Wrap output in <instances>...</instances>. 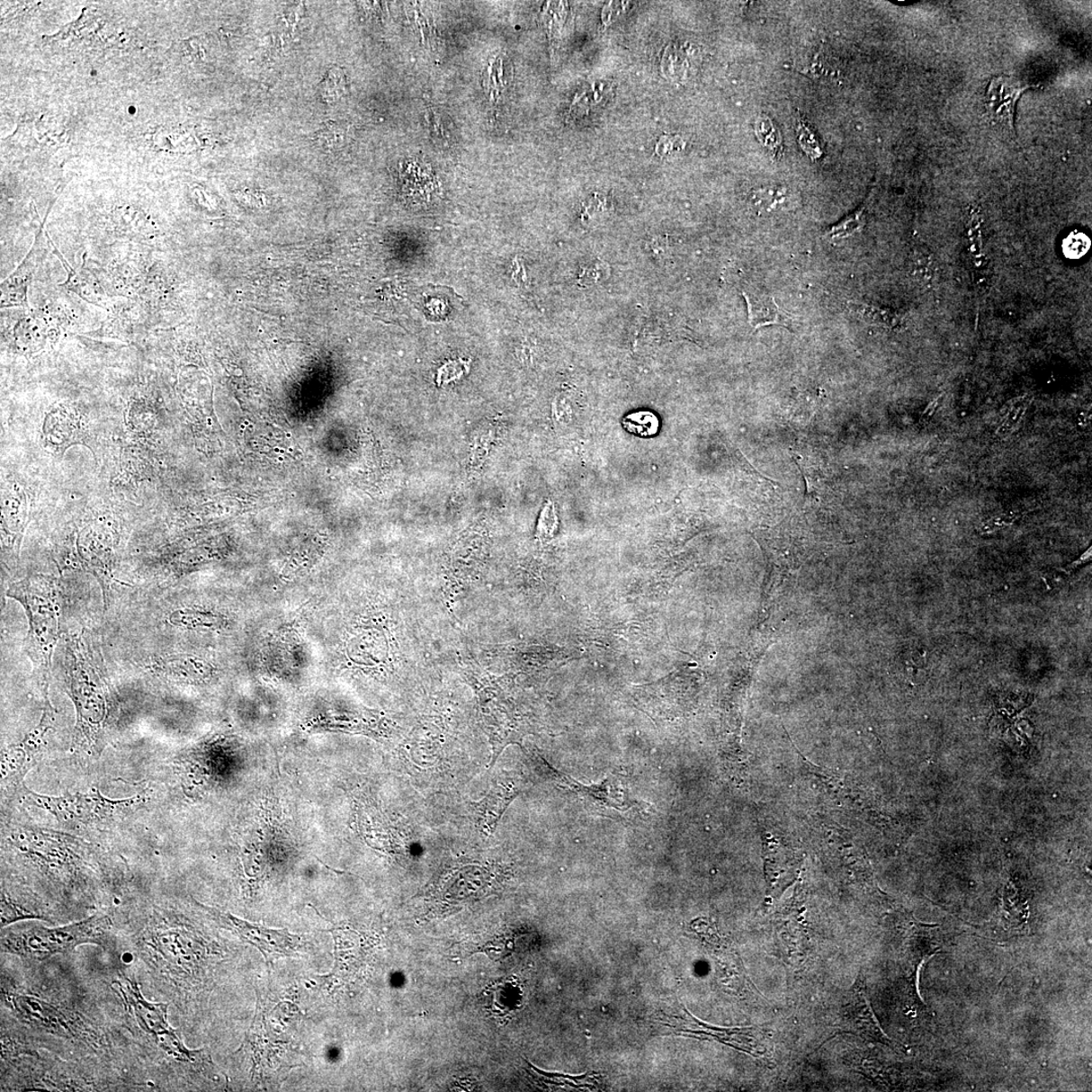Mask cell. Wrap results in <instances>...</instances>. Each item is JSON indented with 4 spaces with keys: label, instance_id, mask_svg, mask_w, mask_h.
I'll list each match as a JSON object with an SVG mask.
<instances>
[{
    "label": "cell",
    "instance_id": "obj_17",
    "mask_svg": "<svg viewBox=\"0 0 1092 1092\" xmlns=\"http://www.w3.org/2000/svg\"><path fill=\"white\" fill-rule=\"evenodd\" d=\"M48 239L51 243L55 255L59 258L60 262L65 267V270L67 272V280L61 284V287L67 288L68 291L76 293L78 297L86 300L87 303L96 305L101 296V291L99 288L96 287L94 282L89 281L88 277L85 273H78L73 270V268L67 264V260L64 259L58 249L55 247L50 238L48 237Z\"/></svg>",
    "mask_w": 1092,
    "mask_h": 1092
},
{
    "label": "cell",
    "instance_id": "obj_10",
    "mask_svg": "<svg viewBox=\"0 0 1092 1092\" xmlns=\"http://www.w3.org/2000/svg\"><path fill=\"white\" fill-rule=\"evenodd\" d=\"M691 1018L692 1022L701 1028V1030H686L681 1031L688 1034H692L694 1036H705L707 1038H714L717 1041L723 1043L733 1048L744 1051L751 1055H765L768 1052L767 1045H765L763 1033L756 1032L754 1028H721L700 1021L699 1018L693 1016L686 1007L684 1008Z\"/></svg>",
    "mask_w": 1092,
    "mask_h": 1092
},
{
    "label": "cell",
    "instance_id": "obj_12",
    "mask_svg": "<svg viewBox=\"0 0 1092 1092\" xmlns=\"http://www.w3.org/2000/svg\"><path fill=\"white\" fill-rule=\"evenodd\" d=\"M517 794V787L512 785L509 781L500 782L482 801L475 805L478 826L486 836L494 833L497 823Z\"/></svg>",
    "mask_w": 1092,
    "mask_h": 1092
},
{
    "label": "cell",
    "instance_id": "obj_29",
    "mask_svg": "<svg viewBox=\"0 0 1092 1092\" xmlns=\"http://www.w3.org/2000/svg\"><path fill=\"white\" fill-rule=\"evenodd\" d=\"M1091 552H1092L1091 548H1089V550H1088L1085 553H1083L1082 556L1078 560L1071 562V564H1070L1069 566L1064 568L1062 569L1063 572H1065L1067 574H1070L1072 572V570L1077 569L1078 568H1079L1082 565L1088 564V562H1089L1091 560Z\"/></svg>",
    "mask_w": 1092,
    "mask_h": 1092
},
{
    "label": "cell",
    "instance_id": "obj_1",
    "mask_svg": "<svg viewBox=\"0 0 1092 1092\" xmlns=\"http://www.w3.org/2000/svg\"><path fill=\"white\" fill-rule=\"evenodd\" d=\"M67 683L76 709L75 745L100 754L110 727L112 697L109 683L84 640H67Z\"/></svg>",
    "mask_w": 1092,
    "mask_h": 1092
},
{
    "label": "cell",
    "instance_id": "obj_9",
    "mask_svg": "<svg viewBox=\"0 0 1092 1092\" xmlns=\"http://www.w3.org/2000/svg\"><path fill=\"white\" fill-rule=\"evenodd\" d=\"M54 709L49 698L44 699V712L38 727L6 753L4 769L5 782L13 788L22 784V779L37 762V756L44 748L49 729L53 728Z\"/></svg>",
    "mask_w": 1092,
    "mask_h": 1092
},
{
    "label": "cell",
    "instance_id": "obj_23",
    "mask_svg": "<svg viewBox=\"0 0 1092 1092\" xmlns=\"http://www.w3.org/2000/svg\"><path fill=\"white\" fill-rule=\"evenodd\" d=\"M45 324L32 318L22 320L14 329L15 340L20 346L29 349H38L44 345L46 339Z\"/></svg>",
    "mask_w": 1092,
    "mask_h": 1092
},
{
    "label": "cell",
    "instance_id": "obj_7",
    "mask_svg": "<svg viewBox=\"0 0 1092 1092\" xmlns=\"http://www.w3.org/2000/svg\"><path fill=\"white\" fill-rule=\"evenodd\" d=\"M839 1016V1026L845 1033L895 1049V1043L883 1032L872 1009L862 974L846 992Z\"/></svg>",
    "mask_w": 1092,
    "mask_h": 1092
},
{
    "label": "cell",
    "instance_id": "obj_5",
    "mask_svg": "<svg viewBox=\"0 0 1092 1092\" xmlns=\"http://www.w3.org/2000/svg\"><path fill=\"white\" fill-rule=\"evenodd\" d=\"M528 756L537 776L562 792L575 794L591 811H598L607 817L611 812L622 814L639 808L638 802L632 800L615 777L606 778L599 784L584 785L554 769L539 754L531 753Z\"/></svg>",
    "mask_w": 1092,
    "mask_h": 1092
},
{
    "label": "cell",
    "instance_id": "obj_2",
    "mask_svg": "<svg viewBox=\"0 0 1092 1092\" xmlns=\"http://www.w3.org/2000/svg\"><path fill=\"white\" fill-rule=\"evenodd\" d=\"M6 595L18 601L26 611L29 632L24 649L34 666L43 697L49 698L52 658L61 635L59 595L54 578L40 575L28 577L11 585Z\"/></svg>",
    "mask_w": 1092,
    "mask_h": 1092
},
{
    "label": "cell",
    "instance_id": "obj_14",
    "mask_svg": "<svg viewBox=\"0 0 1092 1092\" xmlns=\"http://www.w3.org/2000/svg\"><path fill=\"white\" fill-rule=\"evenodd\" d=\"M10 1001L16 1012L42 1028L55 1032H67V1025L62 1015L47 1002L31 997L13 994Z\"/></svg>",
    "mask_w": 1092,
    "mask_h": 1092
},
{
    "label": "cell",
    "instance_id": "obj_15",
    "mask_svg": "<svg viewBox=\"0 0 1092 1092\" xmlns=\"http://www.w3.org/2000/svg\"><path fill=\"white\" fill-rule=\"evenodd\" d=\"M747 309L748 321L755 329L767 327V326H782L787 329L792 328V319L777 305L775 299L768 296H748L745 295Z\"/></svg>",
    "mask_w": 1092,
    "mask_h": 1092
},
{
    "label": "cell",
    "instance_id": "obj_24",
    "mask_svg": "<svg viewBox=\"0 0 1092 1092\" xmlns=\"http://www.w3.org/2000/svg\"><path fill=\"white\" fill-rule=\"evenodd\" d=\"M796 133L798 143L804 153L812 160L819 159L822 155L820 142L816 133L803 119L798 121Z\"/></svg>",
    "mask_w": 1092,
    "mask_h": 1092
},
{
    "label": "cell",
    "instance_id": "obj_30",
    "mask_svg": "<svg viewBox=\"0 0 1092 1092\" xmlns=\"http://www.w3.org/2000/svg\"><path fill=\"white\" fill-rule=\"evenodd\" d=\"M941 398L942 396L935 398V400L927 406V408L923 413L922 417H920V423L926 424L932 419L935 410L938 409Z\"/></svg>",
    "mask_w": 1092,
    "mask_h": 1092
},
{
    "label": "cell",
    "instance_id": "obj_28",
    "mask_svg": "<svg viewBox=\"0 0 1092 1092\" xmlns=\"http://www.w3.org/2000/svg\"><path fill=\"white\" fill-rule=\"evenodd\" d=\"M1016 517L1015 515H1000L996 518H992V519L989 520L988 523H985L984 528H989V529H993V531H998V529L1002 526H1006L1007 524H1013L1014 521L1016 520Z\"/></svg>",
    "mask_w": 1092,
    "mask_h": 1092
},
{
    "label": "cell",
    "instance_id": "obj_20",
    "mask_svg": "<svg viewBox=\"0 0 1092 1092\" xmlns=\"http://www.w3.org/2000/svg\"><path fill=\"white\" fill-rule=\"evenodd\" d=\"M194 664L197 663L192 662L191 658L170 657L161 659L157 666L158 672L169 676V677L201 679L206 675V669L203 667L192 669Z\"/></svg>",
    "mask_w": 1092,
    "mask_h": 1092
},
{
    "label": "cell",
    "instance_id": "obj_21",
    "mask_svg": "<svg viewBox=\"0 0 1092 1092\" xmlns=\"http://www.w3.org/2000/svg\"><path fill=\"white\" fill-rule=\"evenodd\" d=\"M865 210L866 206H863L861 209L855 210L853 214L843 219L841 222L830 227L829 229L825 232L823 237H825V239L828 242L833 243L853 237V236L858 234L863 229L864 225H865Z\"/></svg>",
    "mask_w": 1092,
    "mask_h": 1092
},
{
    "label": "cell",
    "instance_id": "obj_16",
    "mask_svg": "<svg viewBox=\"0 0 1092 1092\" xmlns=\"http://www.w3.org/2000/svg\"><path fill=\"white\" fill-rule=\"evenodd\" d=\"M847 309L858 316L861 320L870 325L877 326L885 329H901V318L888 309H884L873 305L862 303L858 300H851L846 304Z\"/></svg>",
    "mask_w": 1092,
    "mask_h": 1092
},
{
    "label": "cell",
    "instance_id": "obj_8",
    "mask_svg": "<svg viewBox=\"0 0 1092 1092\" xmlns=\"http://www.w3.org/2000/svg\"><path fill=\"white\" fill-rule=\"evenodd\" d=\"M126 980V988L121 986V990L130 1007L134 1010L137 1022L141 1029L157 1038L158 1045L167 1051L169 1054L183 1056L192 1054L184 1048L175 1031L168 1025L167 1005L147 1001L138 985L131 980Z\"/></svg>",
    "mask_w": 1092,
    "mask_h": 1092
},
{
    "label": "cell",
    "instance_id": "obj_26",
    "mask_svg": "<svg viewBox=\"0 0 1092 1092\" xmlns=\"http://www.w3.org/2000/svg\"><path fill=\"white\" fill-rule=\"evenodd\" d=\"M828 56L822 50L811 49L810 51L805 53L801 58L802 67L805 73L810 72L813 76H827L829 75L830 68Z\"/></svg>",
    "mask_w": 1092,
    "mask_h": 1092
},
{
    "label": "cell",
    "instance_id": "obj_18",
    "mask_svg": "<svg viewBox=\"0 0 1092 1092\" xmlns=\"http://www.w3.org/2000/svg\"><path fill=\"white\" fill-rule=\"evenodd\" d=\"M755 132L762 146L769 152L774 159H780L783 154V141L780 130L771 118L761 115L756 119Z\"/></svg>",
    "mask_w": 1092,
    "mask_h": 1092
},
{
    "label": "cell",
    "instance_id": "obj_3",
    "mask_svg": "<svg viewBox=\"0 0 1092 1092\" xmlns=\"http://www.w3.org/2000/svg\"><path fill=\"white\" fill-rule=\"evenodd\" d=\"M111 925V919L107 916L94 915L67 926L32 927L12 933L3 940V946L6 952L15 955L46 960L60 953L72 951L79 944H103Z\"/></svg>",
    "mask_w": 1092,
    "mask_h": 1092
},
{
    "label": "cell",
    "instance_id": "obj_6",
    "mask_svg": "<svg viewBox=\"0 0 1092 1092\" xmlns=\"http://www.w3.org/2000/svg\"><path fill=\"white\" fill-rule=\"evenodd\" d=\"M194 902L219 926L239 935L243 941L262 952L267 962L273 963V959L277 957L291 956L300 947V936L290 933L285 928L273 930V928H268L263 925L251 924L247 920L236 917L230 912L206 907L198 901Z\"/></svg>",
    "mask_w": 1092,
    "mask_h": 1092
},
{
    "label": "cell",
    "instance_id": "obj_4",
    "mask_svg": "<svg viewBox=\"0 0 1092 1092\" xmlns=\"http://www.w3.org/2000/svg\"><path fill=\"white\" fill-rule=\"evenodd\" d=\"M24 797L62 821L85 826L110 825L134 811L143 802L142 794L126 801H111L100 792L87 794H68L61 797L40 795L23 788Z\"/></svg>",
    "mask_w": 1092,
    "mask_h": 1092
},
{
    "label": "cell",
    "instance_id": "obj_25",
    "mask_svg": "<svg viewBox=\"0 0 1092 1092\" xmlns=\"http://www.w3.org/2000/svg\"><path fill=\"white\" fill-rule=\"evenodd\" d=\"M528 1064L531 1065L532 1069L534 1071H536L537 1073L542 1075V1077H544L546 1079H550V1080H549L550 1082L556 1080L557 1085H559V1086L565 1085V1086H569V1087H573V1088H591V1085H588V1083H586V1081L593 1080L591 1073H585L582 1075H569V1074H564V1073H559V1072H548V1071H544L540 1069H537V1067L534 1066L531 1062H528Z\"/></svg>",
    "mask_w": 1092,
    "mask_h": 1092
},
{
    "label": "cell",
    "instance_id": "obj_19",
    "mask_svg": "<svg viewBox=\"0 0 1092 1092\" xmlns=\"http://www.w3.org/2000/svg\"><path fill=\"white\" fill-rule=\"evenodd\" d=\"M1030 404L1031 398L1028 397L1017 398L1008 402L1007 410L1004 411L1001 423L997 430V435L1005 438L1016 434L1022 425Z\"/></svg>",
    "mask_w": 1092,
    "mask_h": 1092
},
{
    "label": "cell",
    "instance_id": "obj_11",
    "mask_svg": "<svg viewBox=\"0 0 1092 1092\" xmlns=\"http://www.w3.org/2000/svg\"><path fill=\"white\" fill-rule=\"evenodd\" d=\"M1029 85H1024L1016 78L998 76L990 81L985 96V107L989 115L1001 123L1014 127L1016 104Z\"/></svg>",
    "mask_w": 1092,
    "mask_h": 1092
},
{
    "label": "cell",
    "instance_id": "obj_22",
    "mask_svg": "<svg viewBox=\"0 0 1092 1092\" xmlns=\"http://www.w3.org/2000/svg\"><path fill=\"white\" fill-rule=\"evenodd\" d=\"M622 425L631 434L651 437L658 434L659 421L658 416L653 412L638 411L625 416Z\"/></svg>",
    "mask_w": 1092,
    "mask_h": 1092
},
{
    "label": "cell",
    "instance_id": "obj_13",
    "mask_svg": "<svg viewBox=\"0 0 1092 1092\" xmlns=\"http://www.w3.org/2000/svg\"><path fill=\"white\" fill-rule=\"evenodd\" d=\"M37 240V239H36ZM39 241L37 240L34 246L31 247L30 254L22 260V264L2 285V305L3 307H24L28 305V288L31 280L32 274L37 270L38 266V247Z\"/></svg>",
    "mask_w": 1092,
    "mask_h": 1092
},
{
    "label": "cell",
    "instance_id": "obj_27",
    "mask_svg": "<svg viewBox=\"0 0 1092 1092\" xmlns=\"http://www.w3.org/2000/svg\"><path fill=\"white\" fill-rule=\"evenodd\" d=\"M1088 247L1089 241L1087 236L1081 233L1071 234L1070 237L1066 239L1065 251L1067 255H1070V257L1079 258L1083 255H1086L1087 251L1089 249Z\"/></svg>",
    "mask_w": 1092,
    "mask_h": 1092
}]
</instances>
